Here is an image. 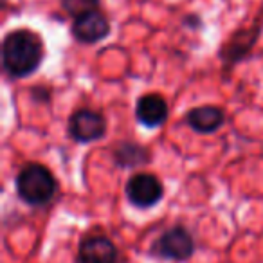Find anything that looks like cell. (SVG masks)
Returning a JSON list of instances; mask_svg holds the SVG:
<instances>
[{"label":"cell","instance_id":"8992f818","mask_svg":"<svg viewBox=\"0 0 263 263\" xmlns=\"http://www.w3.org/2000/svg\"><path fill=\"white\" fill-rule=\"evenodd\" d=\"M110 33V24L103 13L98 9L94 11L83 13V15L76 16L72 24V34L78 42L81 44H96L106 38Z\"/></svg>","mask_w":263,"mask_h":263},{"label":"cell","instance_id":"52a82bcc","mask_svg":"<svg viewBox=\"0 0 263 263\" xmlns=\"http://www.w3.org/2000/svg\"><path fill=\"white\" fill-rule=\"evenodd\" d=\"M80 263H117V249L106 236H88L80 243Z\"/></svg>","mask_w":263,"mask_h":263},{"label":"cell","instance_id":"30bf717a","mask_svg":"<svg viewBox=\"0 0 263 263\" xmlns=\"http://www.w3.org/2000/svg\"><path fill=\"white\" fill-rule=\"evenodd\" d=\"M112 154L116 164H119L121 168H139L148 164L152 159L148 148L132 141H119L117 144H114Z\"/></svg>","mask_w":263,"mask_h":263},{"label":"cell","instance_id":"3957f363","mask_svg":"<svg viewBox=\"0 0 263 263\" xmlns=\"http://www.w3.org/2000/svg\"><path fill=\"white\" fill-rule=\"evenodd\" d=\"M195 252V240L191 233L182 226H175L164 231L152 245V254L172 261H186Z\"/></svg>","mask_w":263,"mask_h":263},{"label":"cell","instance_id":"5b68a950","mask_svg":"<svg viewBox=\"0 0 263 263\" xmlns=\"http://www.w3.org/2000/svg\"><path fill=\"white\" fill-rule=\"evenodd\" d=\"M69 136L78 143H94L106 134V121L103 114L81 108L69 117Z\"/></svg>","mask_w":263,"mask_h":263},{"label":"cell","instance_id":"7a4b0ae2","mask_svg":"<svg viewBox=\"0 0 263 263\" xmlns=\"http://www.w3.org/2000/svg\"><path fill=\"white\" fill-rule=\"evenodd\" d=\"M16 193L29 205H45L56 195V180L44 164L31 162L16 175Z\"/></svg>","mask_w":263,"mask_h":263},{"label":"cell","instance_id":"8fae6325","mask_svg":"<svg viewBox=\"0 0 263 263\" xmlns=\"http://www.w3.org/2000/svg\"><path fill=\"white\" fill-rule=\"evenodd\" d=\"M62 6L70 16H80L83 13L94 11L99 6V0H62Z\"/></svg>","mask_w":263,"mask_h":263},{"label":"cell","instance_id":"277c9868","mask_svg":"<svg viewBox=\"0 0 263 263\" xmlns=\"http://www.w3.org/2000/svg\"><path fill=\"white\" fill-rule=\"evenodd\" d=\"M164 186L154 173H136L126 182V198L139 209L154 208L162 200Z\"/></svg>","mask_w":263,"mask_h":263},{"label":"cell","instance_id":"9c48e42d","mask_svg":"<svg viewBox=\"0 0 263 263\" xmlns=\"http://www.w3.org/2000/svg\"><path fill=\"white\" fill-rule=\"evenodd\" d=\"M226 121V114L220 106L205 105L191 108L186 114V123L198 134H213L216 132Z\"/></svg>","mask_w":263,"mask_h":263},{"label":"cell","instance_id":"ba28073f","mask_svg":"<svg viewBox=\"0 0 263 263\" xmlns=\"http://www.w3.org/2000/svg\"><path fill=\"white\" fill-rule=\"evenodd\" d=\"M136 117L148 128H157L168 119V103L159 94H144L137 99Z\"/></svg>","mask_w":263,"mask_h":263},{"label":"cell","instance_id":"6da1fadb","mask_svg":"<svg viewBox=\"0 0 263 263\" xmlns=\"http://www.w3.org/2000/svg\"><path fill=\"white\" fill-rule=\"evenodd\" d=\"M42 60H44V44L33 31H11L2 42L4 70L15 80L33 74L40 67Z\"/></svg>","mask_w":263,"mask_h":263}]
</instances>
